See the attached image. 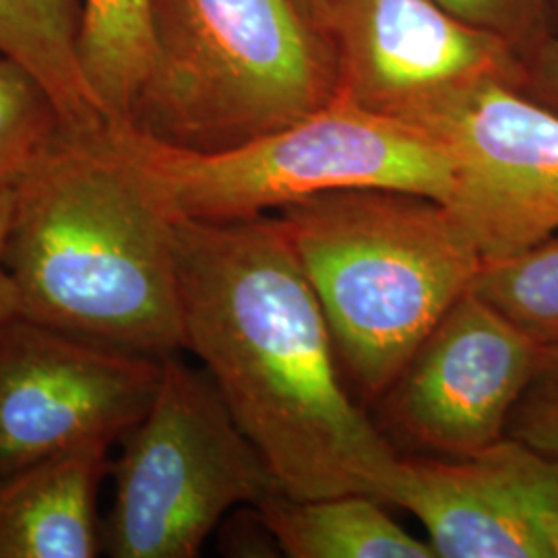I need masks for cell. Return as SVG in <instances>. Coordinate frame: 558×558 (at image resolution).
Listing matches in <instances>:
<instances>
[{
    "label": "cell",
    "instance_id": "obj_1",
    "mask_svg": "<svg viewBox=\"0 0 558 558\" xmlns=\"http://www.w3.org/2000/svg\"><path fill=\"white\" fill-rule=\"evenodd\" d=\"M184 350L292 499L383 500L399 451L343 383L325 313L278 216L174 221Z\"/></svg>",
    "mask_w": 558,
    "mask_h": 558
},
{
    "label": "cell",
    "instance_id": "obj_2",
    "mask_svg": "<svg viewBox=\"0 0 558 558\" xmlns=\"http://www.w3.org/2000/svg\"><path fill=\"white\" fill-rule=\"evenodd\" d=\"M4 269L29 319L156 359L184 352L174 221L100 133H66L13 189Z\"/></svg>",
    "mask_w": 558,
    "mask_h": 558
},
{
    "label": "cell",
    "instance_id": "obj_3",
    "mask_svg": "<svg viewBox=\"0 0 558 558\" xmlns=\"http://www.w3.org/2000/svg\"><path fill=\"white\" fill-rule=\"evenodd\" d=\"M331 331L341 373L379 401L440 317L474 283L482 257L440 201L348 189L276 214Z\"/></svg>",
    "mask_w": 558,
    "mask_h": 558
},
{
    "label": "cell",
    "instance_id": "obj_4",
    "mask_svg": "<svg viewBox=\"0 0 558 558\" xmlns=\"http://www.w3.org/2000/svg\"><path fill=\"white\" fill-rule=\"evenodd\" d=\"M154 57L129 126L220 151L306 119L338 94L304 0H151Z\"/></svg>",
    "mask_w": 558,
    "mask_h": 558
},
{
    "label": "cell",
    "instance_id": "obj_5",
    "mask_svg": "<svg viewBox=\"0 0 558 558\" xmlns=\"http://www.w3.org/2000/svg\"><path fill=\"white\" fill-rule=\"evenodd\" d=\"M100 137L172 221L253 220L348 189H387L447 203L451 160L426 131L336 96L306 119L220 151L106 126Z\"/></svg>",
    "mask_w": 558,
    "mask_h": 558
},
{
    "label": "cell",
    "instance_id": "obj_6",
    "mask_svg": "<svg viewBox=\"0 0 558 558\" xmlns=\"http://www.w3.org/2000/svg\"><path fill=\"white\" fill-rule=\"evenodd\" d=\"M110 463L114 499L101 521L112 558H195L221 519L278 493L203 366L170 354L143 418Z\"/></svg>",
    "mask_w": 558,
    "mask_h": 558
},
{
    "label": "cell",
    "instance_id": "obj_7",
    "mask_svg": "<svg viewBox=\"0 0 558 558\" xmlns=\"http://www.w3.org/2000/svg\"><path fill=\"white\" fill-rule=\"evenodd\" d=\"M311 15L331 48L339 98L420 124L484 81L525 83L511 41L435 0H317Z\"/></svg>",
    "mask_w": 558,
    "mask_h": 558
},
{
    "label": "cell",
    "instance_id": "obj_8",
    "mask_svg": "<svg viewBox=\"0 0 558 558\" xmlns=\"http://www.w3.org/2000/svg\"><path fill=\"white\" fill-rule=\"evenodd\" d=\"M161 366L25 315L0 320V476L83 442H119L151 405Z\"/></svg>",
    "mask_w": 558,
    "mask_h": 558
},
{
    "label": "cell",
    "instance_id": "obj_9",
    "mask_svg": "<svg viewBox=\"0 0 558 558\" xmlns=\"http://www.w3.org/2000/svg\"><path fill=\"white\" fill-rule=\"evenodd\" d=\"M451 160L456 214L482 260L558 234V114L505 81H484L416 124Z\"/></svg>",
    "mask_w": 558,
    "mask_h": 558
},
{
    "label": "cell",
    "instance_id": "obj_10",
    "mask_svg": "<svg viewBox=\"0 0 558 558\" xmlns=\"http://www.w3.org/2000/svg\"><path fill=\"white\" fill-rule=\"evenodd\" d=\"M539 348L468 290L379 399L385 435L430 458H465L507 437Z\"/></svg>",
    "mask_w": 558,
    "mask_h": 558
},
{
    "label": "cell",
    "instance_id": "obj_11",
    "mask_svg": "<svg viewBox=\"0 0 558 558\" xmlns=\"http://www.w3.org/2000/svg\"><path fill=\"white\" fill-rule=\"evenodd\" d=\"M383 502L418 519L437 558H553L558 461L513 437L465 458H399Z\"/></svg>",
    "mask_w": 558,
    "mask_h": 558
},
{
    "label": "cell",
    "instance_id": "obj_12",
    "mask_svg": "<svg viewBox=\"0 0 558 558\" xmlns=\"http://www.w3.org/2000/svg\"><path fill=\"white\" fill-rule=\"evenodd\" d=\"M112 445L83 442L0 476V558L100 557L98 499Z\"/></svg>",
    "mask_w": 558,
    "mask_h": 558
},
{
    "label": "cell",
    "instance_id": "obj_13",
    "mask_svg": "<svg viewBox=\"0 0 558 558\" xmlns=\"http://www.w3.org/2000/svg\"><path fill=\"white\" fill-rule=\"evenodd\" d=\"M364 493L292 499L281 490L257 505L279 550L292 558H437Z\"/></svg>",
    "mask_w": 558,
    "mask_h": 558
},
{
    "label": "cell",
    "instance_id": "obj_14",
    "mask_svg": "<svg viewBox=\"0 0 558 558\" xmlns=\"http://www.w3.org/2000/svg\"><path fill=\"white\" fill-rule=\"evenodd\" d=\"M81 0H0V57L40 81L73 137L106 124L80 60Z\"/></svg>",
    "mask_w": 558,
    "mask_h": 558
},
{
    "label": "cell",
    "instance_id": "obj_15",
    "mask_svg": "<svg viewBox=\"0 0 558 558\" xmlns=\"http://www.w3.org/2000/svg\"><path fill=\"white\" fill-rule=\"evenodd\" d=\"M151 57V0H81V71L108 126L131 122Z\"/></svg>",
    "mask_w": 558,
    "mask_h": 558
},
{
    "label": "cell",
    "instance_id": "obj_16",
    "mask_svg": "<svg viewBox=\"0 0 558 558\" xmlns=\"http://www.w3.org/2000/svg\"><path fill=\"white\" fill-rule=\"evenodd\" d=\"M470 290L538 345L558 343V234L515 255L482 260Z\"/></svg>",
    "mask_w": 558,
    "mask_h": 558
},
{
    "label": "cell",
    "instance_id": "obj_17",
    "mask_svg": "<svg viewBox=\"0 0 558 558\" xmlns=\"http://www.w3.org/2000/svg\"><path fill=\"white\" fill-rule=\"evenodd\" d=\"M64 135L59 108L40 81L0 57V193L13 191Z\"/></svg>",
    "mask_w": 558,
    "mask_h": 558
},
{
    "label": "cell",
    "instance_id": "obj_18",
    "mask_svg": "<svg viewBox=\"0 0 558 558\" xmlns=\"http://www.w3.org/2000/svg\"><path fill=\"white\" fill-rule=\"evenodd\" d=\"M507 437L558 461V343L539 348L534 373L509 418Z\"/></svg>",
    "mask_w": 558,
    "mask_h": 558
},
{
    "label": "cell",
    "instance_id": "obj_19",
    "mask_svg": "<svg viewBox=\"0 0 558 558\" xmlns=\"http://www.w3.org/2000/svg\"><path fill=\"white\" fill-rule=\"evenodd\" d=\"M459 20L511 41L525 59L550 36L548 0H435Z\"/></svg>",
    "mask_w": 558,
    "mask_h": 558
},
{
    "label": "cell",
    "instance_id": "obj_20",
    "mask_svg": "<svg viewBox=\"0 0 558 558\" xmlns=\"http://www.w3.org/2000/svg\"><path fill=\"white\" fill-rule=\"evenodd\" d=\"M523 94L558 114V36H548L525 57Z\"/></svg>",
    "mask_w": 558,
    "mask_h": 558
},
{
    "label": "cell",
    "instance_id": "obj_21",
    "mask_svg": "<svg viewBox=\"0 0 558 558\" xmlns=\"http://www.w3.org/2000/svg\"><path fill=\"white\" fill-rule=\"evenodd\" d=\"M11 205H13V191L0 193V320L21 315L15 286L11 283L4 269V239H7V228L11 218Z\"/></svg>",
    "mask_w": 558,
    "mask_h": 558
},
{
    "label": "cell",
    "instance_id": "obj_22",
    "mask_svg": "<svg viewBox=\"0 0 558 558\" xmlns=\"http://www.w3.org/2000/svg\"><path fill=\"white\" fill-rule=\"evenodd\" d=\"M315 2H317V0H304V4H306V9H308V13H311V9L315 7Z\"/></svg>",
    "mask_w": 558,
    "mask_h": 558
},
{
    "label": "cell",
    "instance_id": "obj_23",
    "mask_svg": "<svg viewBox=\"0 0 558 558\" xmlns=\"http://www.w3.org/2000/svg\"><path fill=\"white\" fill-rule=\"evenodd\" d=\"M555 7H557V15H558V0H555Z\"/></svg>",
    "mask_w": 558,
    "mask_h": 558
}]
</instances>
